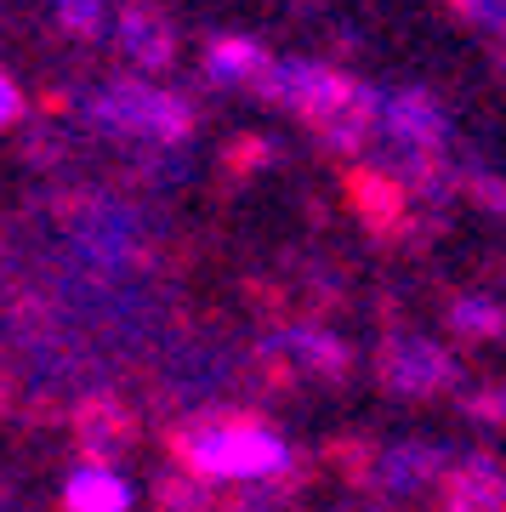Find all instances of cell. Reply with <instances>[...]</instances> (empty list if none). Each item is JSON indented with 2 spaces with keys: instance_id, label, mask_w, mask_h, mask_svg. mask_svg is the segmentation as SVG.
Here are the masks:
<instances>
[{
  "instance_id": "cell-1",
  "label": "cell",
  "mask_w": 506,
  "mask_h": 512,
  "mask_svg": "<svg viewBox=\"0 0 506 512\" xmlns=\"http://www.w3.org/2000/svg\"><path fill=\"white\" fill-rule=\"evenodd\" d=\"M177 456L188 461V473L217 478V484H256V478H273L290 467L285 439L262 427V421H199L177 439Z\"/></svg>"
},
{
  "instance_id": "cell-2",
  "label": "cell",
  "mask_w": 506,
  "mask_h": 512,
  "mask_svg": "<svg viewBox=\"0 0 506 512\" xmlns=\"http://www.w3.org/2000/svg\"><path fill=\"white\" fill-rule=\"evenodd\" d=\"M63 507L69 512H126L131 507V484L114 467H80L63 484Z\"/></svg>"
}]
</instances>
